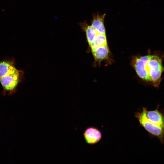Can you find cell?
I'll list each match as a JSON object with an SVG mask.
<instances>
[{
    "mask_svg": "<svg viewBox=\"0 0 164 164\" xmlns=\"http://www.w3.org/2000/svg\"><path fill=\"white\" fill-rule=\"evenodd\" d=\"M145 70L151 81L157 86L159 84L163 70L161 59L155 55H147L145 65Z\"/></svg>",
    "mask_w": 164,
    "mask_h": 164,
    "instance_id": "1",
    "label": "cell"
},
{
    "mask_svg": "<svg viewBox=\"0 0 164 164\" xmlns=\"http://www.w3.org/2000/svg\"><path fill=\"white\" fill-rule=\"evenodd\" d=\"M147 108L143 107L141 111L135 114L134 116L138 120L140 125L151 135L157 137L161 141H164V129H162L151 122L147 117Z\"/></svg>",
    "mask_w": 164,
    "mask_h": 164,
    "instance_id": "2",
    "label": "cell"
},
{
    "mask_svg": "<svg viewBox=\"0 0 164 164\" xmlns=\"http://www.w3.org/2000/svg\"><path fill=\"white\" fill-rule=\"evenodd\" d=\"M20 72L17 69L13 73L0 78V83L5 91H11L15 89L19 81Z\"/></svg>",
    "mask_w": 164,
    "mask_h": 164,
    "instance_id": "3",
    "label": "cell"
},
{
    "mask_svg": "<svg viewBox=\"0 0 164 164\" xmlns=\"http://www.w3.org/2000/svg\"><path fill=\"white\" fill-rule=\"evenodd\" d=\"M85 142L89 145H94L101 140L102 135L101 131L97 128L93 127L87 128L83 133Z\"/></svg>",
    "mask_w": 164,
    "mask_h": 164,
    "instance_id": "4",
    "label": "cell"
},
{
    "mask_svg": "<svg viewBox=\"0 0 164 164\" xmlns=\"http://www.w3.org/2000/svg\"><path fill=\"white\" fill-rule=\"evenodd\" d=\"M105 15V13L101 14L97 13L93 15L91 25L98 33L106 34L104 24Z\"/></svg>",
    "mask_w": 164,
    "mask_h": 164,
    "instance_id": "5",
    "label": "cell"
},
{
    "mask_svg": "<svg viewBox=\"0 0 164 164\" xmlns=\"http://www.w3.org/2000/svg\"><path fill=\"white\" fill-rule=\"evenodd\" d=\"M146 116L151 122L164 129V116L159 111L158 108L154 110H147Z\"/></svg>",
    "mask_w": 164,
    "mask_h": 164,
    "instance_id": "6",
    "label": "cell"
},
{
    "mask_svg": "<svg viewBox=\"0 0 164 164\" xmlns=\"http://www.w3.org/2000/svg\"><path fill=\"white\" fill-rule=\"evenodd\" d=\"M92 52L95 60L99 61L107 59L109 52L108 45L99 46Z\"/></svg>",
    "mask_w": 164,
    "mask_h": 164,
    "instance_id": "7",
    "label": "cell"
},
{
    "mask_svg": "<svg viewBox=\"0 0 164 164\" xmlns=\"http://www.w3.org/2000/svg\"><path fill=\"white\" fill-rule=\"evenodd\" d=\"M81 26L85 33L89 46L94 41L97 34V32L91 26L84 22L81 23Z\"/></svg>",
    "mask_w": 164,
    "mask_h": 164,
    "instance_id": "8",
    "label": "cell"
},
{
    "mask_svg": "<svg viewBox=\"0 0 164 164\" xmlns=\"http://www.w3.org/2000/svg\"><path fill=\"white\" fill-rule=\"evenodd\" d=\"M16 70L12 62H0V78L13 73Z\"/></svg>",
    "mask_w": 164,
    "mask_h": 164,
    "instance_id": "9",
    "label": "cell"
},
{
    "mask_svg": "<svg viewBox=\"0 0 164 164\" xmlns=\"http://www.w3.org/2000/svg\"><path fill=\"white\" fill-rule=\"evenodd\" d=\"M107 45L106 34L98 33L94 40L89 46L92 51L99 46Z\"/></svg>",
    "mask_w": 164,
    "mask_h": 164,
    "instance_id": "10",
    "label": "cell"
}]
</instances>
